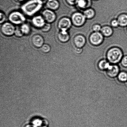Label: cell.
Instances as JSON below:
<instances>
[{
    "label": "cell",
    "mask_w": 127,
    "mask_h": 127,
    "mask_svg": "<svg viewBox=\"0 0 127 127\" xmlns=\"http://www.w3.org/2000/svg\"><path fill=\"white\" fill-rule=\"evenodd\" d=\"M43 2V0H28L22 5L21 9L26 15L31 17L41 9Z\"/></svg>",
    "instance_id": "6da1fadb"
},
{
    "label": "cell",
    "mask_w": 127,
    "mask_h": 127,
    "mask_svg": "<svg viewBox=\"0 0 127 127\" xmlns=\"http://www.w3.org/2000/svg\"><path fill=\"white\" fill-rule=\"evenodd\" d=\"M122 56V53L120 49L117 48H113L108 51L107 58L110 63L116 64L121 60Z\"/></svg>",
    "instance_id": "7a4b0ae2"
},
{
    "label": "cell",
    "mask_w": 127,
    "mask_h": 127,
    "mask_svg": "<svg viewBox=\"0 0 127 127\" xmlns=\"http://www.w3.org/2000/svg\"><path fill=\"white\" fill-rule=\"evenodd\" d=\"M8 19L11 23L17 25L23 24L26 21L24 15L17 11H14L10 13L8 16Z\"/></svg>",
    "instance_id": "3957f363"
},
{
    "label": "cell",
    "mask_w": 127,
    "mask_h": 127,
    "mask_svg": "<svg viewBox=\"0 0 127 127\" xmlns=\"http://www.w3.org/2000/svg\"><path fill=\"white\" fill-rule=\"evenodd\" d=\"M15 30L14 26L10 22H5L3 23L1 27V31L2 34L8 36L14 34Z\"/></svg>",
    "instance_id": "277c9868"
},
{
    "label": "cell",
    "mask_w": 127,
    "mask_h": 127,
    "mask_svg": "<svg viewBox=\"0 0 127 127\" xmlns=\"http://www.w3.org/2000/svg\"><path fill=\"white\" fill-rule=\"evenodd\" d=\"M42 16L47 23H51L55 21L56 15L53 10L49 9L44 10L42 12Z\"/></svg>",
    "instance_id": "5b68a950"
},
{
    "label": "cell",
    "mask_w": 127,
    "mask_h": 127,
    "mask_svg": "<svg viewBox=\"0 0 127 127\" xmlns=\"http://www.w3.org/2000/svg\"><path fill=\"white\" fill-rule=\"evenodd\" d=\"M71 24V22L69 18L64 17L59 20L58 27L61 31H67L70 28Z\"/></svg>",
    "instance_id": "8992f818"
},
{
    "label": "cell",
    "mask_w": 127,
    "mask_h": 127,
    "mask_svg": "<svg viewBox=\"0 0 127 127\" xmlns=\"http://www.w3.org/2000/svg\"><path fill=\"white\" fill-rule=\"evenodd\" d=\"M85 17L84 15L79 12H77L72 16V20L73 24L77 26H80L84 23Z\"/></svg>",
    "instance_id": "52a82bcc"
},
{
    "label": "cell",
    "mask_w": 127,
    "mask_h": 127,
    "mask_svg": "<svg viewBox=\"0 0 127 127\" xmlns=\"http://www.w3.org/2000/svg\"><path fill=\"white\" fill-rule=\"evenodd\" d=\"M120 68L116 64L111 65L108 69L106 71L107 74L110 78H114L117 77L120 73Z\"/></svg>",
    "instance_id": "ba28073f"
},
{
    "label": "cell",
    "mask_w": 127,
    "mask_h": 127,
    "mask_svg": "<svg viewBox=\"0 0 127 127\" xmlns=\"http://www.w3.org/2000/svg\"><path fill=\"white\" fill-rule=\"evenodd\" d=\"M32 22L33 25L38 28H42L46 24L43 16L40 15L35 16L32 18Z\"/></svg>",
    "instance_id": "9c48e42d"
},
{
    "label": "cell",
    "mask_w": 127,
    "mask_h": 127,
    "mask_svg": "<svg viewBox=\"0 0 127 127\" xmlns=\"http://www.w3.org/2000/svg\"><path fill=\"white\" fill-rule=\"evenodd\" d=\"M32 41V44L37 48H41L44 44V38L39 34H35L33 36Z\"/></svg>",
    "instance_id": "30bf717a"
},
{
    "label": "cell",
    "mask_w": 127,
    "mask_h": 127,
    "mask_svg": "<svg viewBox=\"0 0 127 127\" xmlns=\"http://www.w3.org/2000/svg\"><path fill=\"white\" fill-rule=\"evenodd\" d=\"M103 37L102 35L99 32H95L90 36V40L92 44L97 45L102 41Z\"/></svg>",
    "instance_id": "8fae6325"
},
{
    "label": "cell",
    "mask_w": 127,
    "mask_h": 127,
    "mask_svg": "<svg viewBox=\"0 0 127 127\" xmlns=\"http://www.w3.org/2000/svg\"><path fill=\"white\" fill-rule=\"evenodd\" d=\"M46 4L48 9L52 10H56L60 7V3L58 0H47Z\"/></svg>",
    "instance_id": "7c38bea8"
},
{
    "label": "cell",
    "mask_w": 127,
    "mask_h": 127,
    "mask_svg": "<svg viewBox=\"0 0 127 127\" xmlns=\"http://www.w3.org/2000/svg\"><path fill=\"white\" fill-rule=\"evenodd\" d=\"M58 39L62 43H65L69 40V36L67 31H61L58 33Z\"/></svg>",
    "instance_id": "4fadbf2b"
},
{
    "label": "cell",
    "mask_w": 127,
    "mask_h": 127,
    "mask_svg": "<svg viewBox=\"0 0 127 127\" xmlns=\"http://www.w3.org/2000/svg\"><path fill=\"white\" fill-rule=\"evenodd\" d=\"M74 42L77 47L81 48L83 46L85 43V38L82 35L77 36L74 38Z\"/></svg>",
    "instance_id": "5bb4252c"
},
{
    "label": "cell",
    "mask_w": 127,
    "mask_h": 127,
    "mask_svg": "<svg viewBox=\"0 0 127 127\" xmlns=\"http://www.w3.org/2000/svg\"><path fill=\"white\" fill-rule=\"evenodd\" d=\"M110 63L105 60H102L98 64L97 66L99 69L101 71H106L110 67Z\"/></svg>",
    "instance_id": "9a60e30c"
},
{
    "label": "cell",
    "mask_w": 127,
    "mask_h": 127,
    "mask_svg": "<svg viewBox=\"0 0 127 127\" xmlns=\"http://www.w3.org/2000/svg\"><path fill=\"white\" fill-rule=\"evenodd\" d=\"M117 20L120 26L122 27H125L127 26V15H121L118 17Z\"/></svg>",
    "instance_id": "2e32d148"
},
{
    "label": "cell",
    "mask_w": 127,
    "mask_h": 127,
    "mask_svg": "<svg viewBox=\"0 0 127 127\" xmlns=\"http://www.w3.org/2000/svg\"><path fill=\"white\" fill-rule=\"evenodd\" d=\"M20 29L24 35H28L30 33L31 28L30 26L27 24L24 23L21 26Z\"/></svg>",
    "instance_id": "e0dca14e"
},
{
    "label": "cell",
    "mask_w": 127,
    "mask_h": 127,
    "mask_svg": "<svg viewBox=\"0 0 127 127\" xmlns=\"http://www.w3.org/2000/svg\"><path fill=\"white\" fill-rule=\"evenodd\" d=\"M117 77L119 81L125 83L127 81V72L124 71H122L120 72Z\"/></svg>",
    "instance_id": "ac0fdd59"
},
{
    "label": "cell",
    "mask_w": 127,
    "mask_h": 127,
    "mask_svg": "<svg viewBox=\"0 0 127 127\" xmlns=\"http://www.w3.org/2000/svg\"><path fill=\"white\" fill-rule=\"evenodd\" d=\"M101 30L102 34L106 36H109L111 35L113 32L112 29L108 27H103Z\"/></svg>",
    "instance_id": "d6986e66"
},
{
    "label": "cell",
    "mask_w": 127,
    "mask_h": 127,
    "mask_svg": "<svg viewBox=\"0 0 127 127\" xmlns=\"http://www.w3.org/2000/svg\"><path fill=\"white\" fill-rule=\"evenodd\" d=\"M84 14V16L85 17L88 18H91L94 17L95 12L93 10L89 9L85 11Z\"/></svg>",
    "instance_id": "ffe728a7"
},
{
    "label": "cell",
    "mask_w": 127,
    "mask_h": 127,
    "mask_svg": "<svg viewBox=\"0 0 127 127\" xmlns=\"http://www.w3.org/2000/svg\"><path fill=\"white\" fill-rule=\"evenodd\" d=\"M41 48V50L42 51L45 53H49L50 52L51 50L50 46L47 44H43Z\"/></svg>",
    "instance_id": "44dd1931"
},
{
    "label": "cell",
    "mask_w": 127,
    "mask_h": 127,
    "mask_svg": "<svg viewBox=\"0 0 127 127\" xmlns=\"http://www.w3.org/2000/svg\"><path fill=\"white\" fill-rule=\"evenodd\" d=\"M76 3L80 7L84 8L86 6L87 2L86 0H77Z\"/></svg>",
    "instance_id": "7402d4cb"
},
{
    "label": "cell",
    "mask_w": 127,
    "mask_h": 127,
    "mask_svg": "<svg viewBox=\"0 0 127 127\" xmlns=\"http://www.w3.org/2000/svg\"><path fill=\"white\" fill-rule=\"evenodd\" d=\"M51 27L50 23H46L45 24L44 26L41 29L42 32H48L50 30Z\"/></svg>",
    "instance_id": "603a6c76"
},
{
    "label": "cell",
    "mask_w": 127,
    "mask_h": 127,
    "mask_svg": "<svg viewBox=\"0 0 127 127\" xmlns=\"http://www.w3.org/2000/svg\"><path fill=\"white\" fill-rule=\"evenodd\" d=\"M14 34L16 37H21L24 34L21 31L20 28H17L16 29Z\"/></svg>",
    "instance_id": "cb8c5ba5"
},
{
    "label": "cell",
    "mask_w": 127,
    "mask_h": 127,
    "mask_svg": "<svg viewBox=\"0 0 127 127\" xmlns=\"http://www.w3.org/2000/svg\"><path fill=\"white\" fill-rule=\"evenodd\" d=\"M121 64L123 67L127 68V56L123 58L121 61Z\"/></svg>",
    "instance_id": "d4e9b609"
},
{
    "label": "cell",
    "mask_w": 127,
    "mask_h": 127,
    "mask_svg": "<svg viewBox=\"0 0 127 127\" xmlns=\"http://www.w3.org/2000/svg\"><path fill=\"white\" fill-rule=\"evenodd\" d=\"M6 19V17L4 14L2 12H0V23H3Z\"/></svg>",
    "instance_id": "484cf974"
},
{
    "label": "cell",
    "mask_w": 127,
    "mask_h": 127,
    "mask_svg": "<svg viewBox=\"0 0 127 127\" xmlns=\"http://www.w3.org/2000/svg\"><path fill=\"white\" fill-rule=\"evenodd\" d=\"M93 30L95 32H98L101 30V27L100 26L98 25H95L93 26Z\"/></svg>",
    "instance_id": "4316f807"
},
{
    "label": "cell",
    "mask_w": 127,
    "mask_h": 127,
    "mask_svg": "<svg viewBox=\"0 0 127 127\" xmlns=\"http://www.w3.org/2000/svg\"><path fill=\"white\" fill-rule=\"evenodd\" d=\"M111 25L113 27H117L119 25V24L117 20H114L112 21Z\"/></svg>",
    "instance_id": "83f0119b"
},
{
    "label": "cell",
    "mask_w": 127,
    "mask_h": 127,
    "mask_svg": "<svg viewBox=\"0 0 127 127\" xmlns=\"http://www.w3.org/2000/svg\"><path fill=\"white\" fill-rule=\"evenodd\" d=\"M66 0L68 4L73 5L75 3H76L77 0Z\"/></svg>",
    "instance_id": "f1b7e54d"
},
{
    "label": "cell",
    "mask_w": 127,
    "mask_h": 127,
    "mask_svg": "<svg viewBox=\"0 0 127 127\" xmlns=\"http://www.w3.org/2000/svg\"><path fill=\"white\" fill-rule=\"evenodd\" d=\"M15 0L17 1H18V2H22L24 1L25 0Z\"/></svg>",
    "instance_id": "f546056e"
},
{
    "label": "cell",
    "mask_w": 127,
    "mask_h": 127,
    "mask_svg": "<svg viewBox=\"0 0 127 127\" xmlns=\"http://www.w3.org/2000/svg\"><path fill=\"white\" fill-rule=\"evenodd\" d=\"M25 127H33V126H31V125H27Z\"/></svg>",
    "instance_id": "4dcf8cb0"
},
{
    "label": "cell",
    "mask_w": 127,
    "mask_h": 127,
    "mask_svg": "<svg viewBox=\"0 0 127 127\" xmlns=\"http://www.w3.org/2000/svg\"><path fill=\"white\" fill-rule=\"evenodd\" d=\"M46 127V126H44V127Z\"/></svg>",
    "instance_id": "1f68e13d"
},
{
    "label": "cell",
    "mask_w": 127,
    "mask_h": 127,
    "mask_svg": "<svg viewBox=\"0 0 127 127\" xmlns=\"http://www.w3.org/2000/svg\"></svg>",
    "instance_id": "d6a6232c"
}]
</instances>
